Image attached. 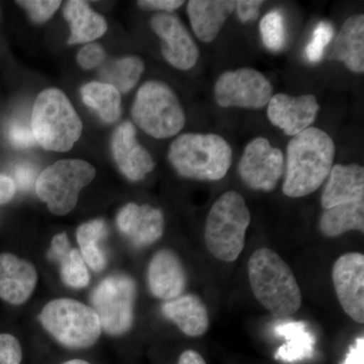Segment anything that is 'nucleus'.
<instances>
[{"instance_id":"1a4fd4ad","label":"nucleus","mask_w":364,"mask_h":364,"mask_svg":"<svg viewBox=\"0 0 364 364\" xmlns=\"http://www.w3.org/2000/svg\"><path fill=\"white\" fill-rule=\"evenodd\" d=\"M135 299L136 284L128 275L114 274L102 280L91 294L102 330L109 335L128 332L133 325Z\"/></svg>"},{"instance_id":"412c9836","label":"nucleus","mask_w":364,"mask_h":364,"mask_svg":"<svg viewBox=\"0 0 364 364\" xmlns=\"http://www.w3.org/2000/svg\"><path fill=\"white\" fill-rule=\"evenodd\" d=\"M162 312L189 337L202 336L208 331L210 318L207 306L196 294L166 301L162 306Z\"/></svg>"},{"instance_id":"ddd939ff","label":"nucleus","mask_w":364,"mask_h":364,"mask_svg":"<svg viewBox=\"0 0 364 364\" xmlns=\"http://www.w3.org/2000/svg\"><path fill=\"white\" fill-rule=\"evenodd\" d=\"M335 293L344 312L364 323V255L351 252L340 256L332 270Z\"/></svg>"},{"instance_id":"f03ea898","label":"nucleus","mask_w":364,"mask_h":364,"mask_svg":"<svg viewBox=\"0 0 364 364\" xmlns=\"http://www.w3.org/2000/svg\"><path fill=\"white\" fill-rule=\"evenodd\" d=\"M248 277L254 296L274 317L286 318L301 309L303 298L296 277L272 249L260 248L251 255Z\"/></svg>"},{"instance_id":"c9c22d12","label":"nucleus","mask_w":364,"mask_h":364,"mask_svg":"<svg viewBox=\"0 0 364 364\" xmlns=\"http://www.w3.org/2000/svg\"><path fill=\"white\" fill-rule=\"evenodd\" d=\"M262 4L261 0H239L235 1V11L242 23H248L258 18Z\"/></svg>"},{"instance_id":"58836bf2","label":"nucleus","mask_w":364,"mask_h":364,"mask_svg":"<svg viewBox=\"0 0 364 364\" xmlns=\"http://www.w3.org/2000/svg\"><path fill=\"white\" fill-rule=\"evenodd\" d=\"M16 183L11 177L0 174V205L9 203L16 193Z\"/></svg>"},{"instance_id":"f704fd0d","label":"nucleus","mask_w":364,"mask_h":364,"mask_svg":"<svg viewBox=\"0 0 364 364\" xmlns=\"http://www.w3.org/2000/svg\"><path fill=\"white\" fill-rule=\"evenodd\" d=\"M105 58V50L102 49V46L95 44V43H90V44L85 46L77 55L79 65L86 70L102 65Z\"/></svg>"},{"instance_id":"e433bc0d","label":"nucleus","mask_w":364,"mask_h":364,"mask_svg":"<svg viewBox=\"0 0 364 364\" xmlns=\"http://www.w3.org/2000/svg\"><path fill=\"white\" fill-rule=\"evenodd\" d=\"M138 4L139 6L144 7V9L171 13L183 6L184 1H181V0H142V1H138Z\"/></svg>"},{"instance_id":"bb28decb","label":"nucleus","mask_w":364,"mask_h":364,"mask_svg":"<svg viewBox=\"0 0 364 364\" xmlns=\"http://www.w3.org/2000/svg\"><path fill=\"white\" fill-rule=\"evenodd\" d=\"M80 93L83 102L97 112L105 123H116L121 117V93L114 86L95 81L83 85Z\"/></svg>"},{"instance_id":"7c9ffc66","label":"nucleus","mask_w":364,"mask_h":364,"mask_svg":"<svg viewBox=\"0 0 364 364\" xmlns=\"http://www.w3.org/2000/svg\"><path fill=\"white\" fill-rule=\"evenodd\" d=\"M334 36V28L329 21H321L313 31L312 39L306 45V58L311 63H318L323 58L326 47Z\"/></svg>"},{"instance_id":"4c0bfd02","label":"nucleus","mask_w":364,"mask_h":364,"mask_svg":"<svg viewBox=\"0 0 364 364\" xmlns=\"http://www.w3.org/2000/svg\"><path fill=\"white\" fill-rule=\"evenodd\" d=\"M14 179L21 189H28L33 186L36 179V170L28 165H18L14 171Z\"/></svg>"},{"instance_id":"79ce46f5","label":"nucleus","mask_w":364,"mask_h":364,"mask_svg":"<svg viewBox=\"0 0 364 364\" xmlns=\"http://www.w3.org/2000/svg\"><path fill=\"white\" fill-rule=\"evenodd\" d=\"M63 364H90L85 360H81V359H72V360L66 361Z\"/></svg>"},{"instance_id":"f257e3e1","label":"nucleus","mask_w":364,"mask_h":364,"mask_svg":"<svg viewBox=\"0 0 364 364\" xmlns=\"http://www.w3.org/2000/svg\"><path fill=\"white\" fill-rule=\"evenodd\" d=\"M335 153L334 141L321 129L310 127L293 136L284 159V195L299 198L315 193L329 176Z\"/></svg>"},{"instance_id":"dca6fc26","label":"nucleus","mask_w":364,"mask_h":364,"mask_svg":"<svg viewBox=\"0 0 364 364\" xmlns=\"http://www.w3.org/2000/svg\"><path fill=\"white\" fill-rule=\"evenodd\" d=\"M119 232L136 247L151 245L161 238L164 217L161 210L149 205L128 203L117 217Z\"/></svg>"},{"instance_id":"cd10ccee","label":"nucleus","mask_w":364,"mask_h":364,"mask_svg":"<svg viewBox=\"0 0 364 364\" xmlns=\"http://www.w3.org/2000/svg\"><path fill=\"white\" fill-rule=\"evenodd\" d=\"M144 68L142 59L127 56L105 64L100 76L102 82L114 86L119 93H128L140 80Z\"/></svg>"},{"instance_id":"a878e982","label":"nucleus","mask_w":364,"mask_h":364,"mask_svg":"<svg viewBox=\"0 0 364 364\" xmlns=\"http://www.w3.org/2000/svg\"><path fill=\"white\" fill-rule=\"evenodd\" d=\"M109 234V228L104 220H93L78 228L76 232L80 254L85 264L95 272H100L107 265V258L102 242Z\"/></svg>"},{"instance_id":"39448f33","label":"nucleus","mask_w":364,"mask_h":364,"mask_svg":"<svg viewBox=\"0 0 364 364\" xmlns=\"http://www.w3.org/2000/svg\"><path fill=\"white\" fill-rule=\"evenodd\" d=\"M251 215L245 200L229 191L215 200L208 212L205 242L208 252L223 262H234L245 247Z\"/></svg>"},{"instance_id":"a19ab883","label":"nucleus","mask_w":364,"mask_h":364,"mask_svg":"<svg viewBox=\"0 0 364 364\" xmlns=\"http://www.w3.org/2000/svg\"><path fill=\"white\" fill-rule=\"evenodd\" d=\"M177 364H207L205 359L198 352L195 350H186L182 352L179 356L178 363Z\"/></svg>"},{"instance_id":"c85d7f7f","label":"nucleus","mask_w":364,"mask_h":364,"mask_svg":"<svg viewBox=\"0 0 364 364\" xmlns=\"http://www.w3.org/2000/svg\"><path fill=\"white\" fill-rule=\"evenodd\" d=\"M277 331L286 336L287 339V343L277 351V358L293 363L312 356L314 339L306 331L303 323H289L279 326Z\"/></svg>"},{"instance_id":"9b49d317","label":"nucleus","mask_w":364,"mask_h":364,"mask_svg":"<svg viewBox=\"0 0 364 364\" xmlns=\"http://www.w3.org/2000/svg\"><path fill=\"white\" fill-rule=\"evenodd\" d=\"M284 154L263 136L247 144L238 164L242 181L254 191H272L284 176Z\"/></svg>"},{"instance_id":"2f4dec72","label":"nucleus","mask_w":364,"mask_h":364,"mask_svg":"<svg viewBox=\"0 0 364 364\" xmlns=\"http://www.w3.org/2000/svg\"><path fill=\"white\" fill-rule=\"evenodd\" d=\"M62 2L58 0H26L18 1V4L30 14L33 23H44L52 18L57 9L61 6Z\"/></svg>"},{"instance_id":"473e14b6","label":"nucleus","mask_w":364,"mask_h":364,"mask_svg":"<svg viewBox=\"0 0 364 364\" xmlns=\"http://www.w3.org/2000/svg\"><path fill=\"white\" fill-rule=\"evenodd\" d=\"M23 352L13 335L0 334V364H21Z\"/></svg>"},{"instance_id":"7ed1b4c3","label":"nucleus","mask_w":364,"mask_h":364,"mask_svg":"<svg viewBox=\"0 0 364 364\" xmlns=\"http://www.w3.org/2000/svg\"><path fill=\"white\" fill-rule=\"evenodd\" d=\"M232 157L231 146L215 134H182L168 151L170 164L177 173L196 181H221L231 167Z\"/></svg>"},{"instance_id":"0eeeda50","label":"nucleus","mask_w":364,"mask_h":364,"mask_svg":"<svg viewBox=\"0 0 364 364\" xmlns=\"http://www.w3.org/2000/svg\"><path fill=\"white\" fill-rule=\"evenodd\" d=\"M40 322L67 348H88L97 343L102 334L100 318L95 311L75 299L50 301L41 313Z\"/></svg>"},{"instance_id":"4468645a","label":"nucleus","mask_w":364,"mask_h":364,"mask_svg":"<svg viewBox=\"0 0 364 364\" xmlns=\"http://www.w3.org/2000/svg\"><path fill=\"white\" fill-rule=\"evenodd\" d=\"M320 105L312 95L294 97L284 93L272 95L267 105L270 123L282 129L287 136H294L310 128L316 121Z\"/></svg>"},{"instance_id":"ea45409f","label":"nucleus","mask_w":364,"mask_h":364,"mask_svg":"<svg viewBox=\"0 0 364 364\" xmlns=\"http://www.w3.org/2000/svg\"><path fill=\"white\" fill-rule=\"evenodd\" d=\"M364 339L363 337L355 340L352 345L350 350L347 354L343 364H364Z\"/></svg>"},{"instance_id":"393cba45","label":"nucleus","mask_w":364,"mask_h":364,"mask_svg":"<svg viewBox=\"0 0 364 364\" xmlns=\"http://www.w3.org/2000/svg\"><path fill=\"white\" fill-rule=\"evenodd\" d=\"M321 233L329 238L349 231H364V200L336 205L324 210L318 222Z\"/></svg>"},{"instance_id":"aec40b11","label":"nucleus","mask_w":364,"mask_h":364,"mask_svg":"<svg viewBox=\"0 0 364 364\" xmlns=\"http://www.w3.org/2000/svg\"><path fill=\"white\" fill-rule=\"evenodd\" d=\"M234 11L233 0H191L188 4L191 28L203 43L213 42L218 37Z\"/></svg>"},{"instance_id":"6ab92c4d","label":"nucleus","mask_w":364,"mask_h":364,"mask_svg":"<svg viewBox=\"0 0 364 364\" xmlns=\"http://www.w3.org/2000/svg\"><path fill=\"white\" fill-rule=\"evenodd\" d=\"M364 200V168L361 165H333L321 198L327 208Z\"/></svg>"},{"instance_id":"6e6552de","label":"nucleus","mask_w":364,"mask_h":364,"mask_svg":"<svg viewBox=\"0 0 364 364\" xmlns=\"http://www.w3.org/2000/svg\"><path fill=\"white\" fill-rule=\"evenodd\" d=\"M97 170L80 159L59 160L47 167L36 181V193L54 215L69 214L79 193L95 179Z\"/></svg>"},{"instance_id":"72a5a7b5","label":"nucleus","mask_w":364,"mask_h":364,"mask_svg":"<svg viewBox=\"0 0 364 364\" xmlns=\"http://www.w3.org/2000/svg\"><path fill=\"white\" fill-rule=\"evenodd\" d=\"M9 139L11 145L20 149L32 147L35 145L36 139L33 136L32 127L23 122H14L9 128Z\"/></svg>"},{"instance_id":"f8f14e48","label":"nucleus","mask_w":364,"mask_h":364,"mask_svg":"<svg viewBox=\"0 0 364 364\" xmlns=\"http://www.w3.org/2000/svg\"><path fill=\"white\" fill-rule=\"evenodd\" d=\"M151 28L161 40L163 57L179 70H189L200 58V49L188 28L176 14L159 13L150 21Z\"/></svg>"},{"instance_id":"5701e85b","label":"nucleus","mask_w":364,"mask_h":364,"mask_svg":"<svg viewBox=\"0 0 364 364\" xmlns=\"http://www.w3.org/2000/svg\"><path fill=\"white\" fill-rule=\"evenodd\" d=\"M64 18L70 26L68 44H85L102 37L107 31L104 16L95 13L86 1L70 0L63 9Z\"/></svg>"},{"instance_id":"4be33fe9","label":"nucleus","mask_w":364,"mask_h":364,"mask_svg":"<svg viewBox=\"0 0 364 364\" xmlns=\"http://www.w3.org/2000/svg\"><path fill=\"white\" fill-rule=\"evenodd\" d=\"M332 57L342 62L354 73L364 72V16L354 14L347 18L339 31Z\"/></svg>"},{"instance_id":"f3484780","label":"nucleus","mask_w":364,"mask_h":364,"mask_svg":"<svg viewBox=\"0 0 364 364\" xmlns=\"http://www.w3.org/2000/svg\"><path fill=\"white\" fill-rule=\"evenodd\" d=\"M37 279V272L30 262L13 254H0V298L7 303L21 305L28 301Z\"/></svg>"},{"instance_id":"423d86ee","label":"nucleus","mask_w":364,"mask_h":364,"mask_svg":"<svg viewBox=\"0 0 364 364\" xmlns=\"http://www.w3.org/2000/svg\"><path fill=\"white\" fill-rule=\"evenodd\" d=\"M131 114L136 126L155 139L171 138L186 124L178 97L160 81H148L139 88Z\"/></svg>"},{"instance_id":"a211bd4d","label":"nucleus","mask_w":364,"mask_h":364,"mask_svg":"<svg viewBox=\"0 0 364 364\" xmlns=\"http://www.w3.org/2000/svg\"><path fill=\"white\" fill-rule=\"evenodd\" d=\"M148 284L151 293L158 299L170 301L181 296L186 277L176 253L163 249L155 254L148 268Z\"/></svg>"},{"instance_id":"c756f323","label":"nucleus","mask_w":364,"mask_h":364,"mask_svg":"<svg viewBox=\"0 0 364 364\" xmlns=\"http://www.w3.org/2000/svg\"><path fill=\"white\" fill-rule=\"evenodd\" d=\"M260 35L263 44L269 51L279 52L286 45V23L279 11H269L260 21Z\"/></svg>"},{"instance_id":"20e7f679","label":"nucleus","mask_w":364,"mask_h":364,"mask_svg":"<svg viewBox=\"0 0 364 364\" xmlns=\"http://www.w3.org/2000/svg\"><path fill=\"white\" fill-rule=\"evenodd\" d=\"M31 127L45 150L67 152L82 134L83 124L70 100L58 88H47L36 98Z\"/></svg>"},{"instance_id":"9d476101","label":"nucleus","mask_w":364,"mask_h":364,"mask_svg":"<svg viewBox=\"0 0 364 364\" xmlns=\"http://www.w3.org/2000/svg\"><path fill=\"white\" fill-rule=\"evenodd\" d=\"M272 92V83L252 68L224 72L214 86L215 100L221 107L261 109L267 107Z\"/></svg>"},{"instance_id":"b1692460","label":"nucleus","mask_w":364,"mask_h":364,"mask_svg":"<svg viewBox=\"0 0 364 364\" xmlns=\"http://www.w3.org/2000/svg\"><path fill=\"white\" fill-rule=\"evenodd\" d=\"M48 257L60 264L61 277L67 286L82 289L90 284V274L80 252L69 243L66 233L56 235L52 239Z\"/></svg>"},{"instance_id":"2eb2a0df","label":"nucleus","mask_w":364,"mask_h":364,"mask_svg":"<svg viewBox=\"0 0 364 364\" xmlns=\"http://www.w3.org/2000/svg\"><path fill=\"white\" fill-rule=\"evenodd\" d=\"M112 153L122 173L131 181H142L156 165L136 140L135 126L130 122L119 124L112 134Z\"/></svg>"}]
</instances>
